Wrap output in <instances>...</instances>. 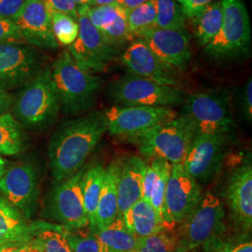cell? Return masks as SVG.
<instances>
[{"mask_svg": "<svg viewBox=\"0 0 252 252\" xmlns=\"http://www.w3.org/2000/svg\"><path fill=\"white\" fill-rule=\"evenodd\" d=\"M156 26L161 28H186V18L177 0H153Z\"/></svg>", "mask_w": 252, "mask_h": 252, "instance_id": "30", "label": "cell"}, {"mask_svg": "<svg viewBox=\"0 0 252 252\" xmlns=\"http://www.w3.org/2000/svg\"><path fill=\"white\" fill-rule=\"evenodd\" d=\"M90 232L99 239L108 252H134L138 240L126 226L122 215H118L108 227Z\"/></svg>", "mask_w": 252, "mask_h": 252, "instance_id": "25", "label": "cell"}, {"mask_svg": "<svg viewBox=\"0 0 252 252\" xmlns=\"http://www.w3.org/2000/svg\"><path fill=\"white\" fill-rule=\"evenodd\" d=\"M234 137L195 134L182 163L184 169L201 186L207 185L220 171Z\"/></svg>", "mask_w": 252, "mask_h": 252, "instance_id": "11", "label": "cell"}, {"mask_svg": "<svg viewBox=\"0 0 252 252\" xmlns=\"http://www.w3.org/2000/svg\"><path fill=\"white\" fill-rule=\"evenodd\" d=\"M42 56L25 42L0 43V88L25 86L42 69Z\"/></svg>", "mask_w": 252, "mask_h": 252, "instance_id": "13", "label": "cell"}, {"mask_svg": "<svg viewBox=\"0 0 252 252\" xmlns=\"http://www.w3.org/2000/svg\"><path fill=\"white\" fill-rule=\"evenodd\" d=\"M85 9L92 25L101 32L116 20L123 9L114 3L105 6H86Z\"/></svg>", "mask_w": 252, "mask_h": 252, "instance_id": "35", "label": "cell"}, {"mask_svg": "<svg viewBox=\"0 0 252 252\" xmlns=\"http://www.w3.org/2000/svg\"><path fill=\"white\" fill-rule=\"evenodd\" d=\"M108 96L121 107L181 106L187 94L180 87L162 85L155 81L127 72L108 85Z\"/></svg>", "mask_w": 252, "mask_h": 252, "instance_id": "6", "label": "cell"}, {"mask_svg": "<svg viewBox=\"0 0 252 252\" xmlns=\"http://www.w3.org/2000/svg\"><path fill=\"white\" fill-rule=\"evenodd\" d=\"M222 25L205 53L217 61H230L248 55L252 44L250 15L242 0H221Z\"/></svg>", "mask_w": 252, "mask_h": 252, "instance_id": "7", "label": "cell"}, {"mask_svg": "<svg viewBox=\"0 0 252 252\" xmlns=\"http://www.w3.org/2000/svg\"><path fill=\"white\" fill-rule=\"evenodd\" d=\"M65 238L72 252H108L106 247L93 234L64 232Z\"/></svg>", "mask_w": 252, "mask_h": 252, "instance_id": "36", "label": "cell"}, {"mask_svg": "<svg viewBox=\"0 0 252 252\" xmlns=\"http://www.w3.org/2000/svg\"><path fill=\"white\" fill-rule=\"evenodd\" d=\"M195 135L193 125L182 114L158 125L138 136L132 142L143 156L163 159L175 164H182L189 145Z\"/></svg>", "mask_w": 252, "mask_h": 252, "instance_id": "5", "label": "cell"}, {"mask_svg": "<svg viewBox=\"0 0 252 252\" xmlns=\"http://www.w3.org/2000/svg\"><path fill=\"white\" fill-rule=\"evenodd\" d=\"M186 19H191L200 9L215 0H177Z\"/></svg>", "mask_w": 252, "mask_h": 252, "instance_id": "41", "label": "cell"}, {"mask_svg": "<svg viewBox=\"0 0 252 252\" xmlns=\"http://www.w3.org/2000/svg\"><path fill=\"white\" fill-rule=\"evenodd\" d=\"M240 108L241 113L247 122L252 121V77L247 81L240 94Z\"/></svg>", "mask_w": 252, "mask_h": 252, "instance_id": "39", "label": "cell"}, {"mask_svg": "<svg viewBox=\"0 0 252 252\" xmlns=\"http://www.w3.org/2000/svg\"><path fill=\"white\" fill-rule=\"evenodd\" d=\"M128 72L162 85L180 87V71L163 63L140 38H136L121 56Z\"/></svg>", "mask_w": 252, "mask_h": 252, "instance_id": "17", "label": "cell"}, {"mask_svg": "<svg viewBox=\"0 0 252 252\" xmlns=\"http://www.w3.org/2000/svg\"><path fill=\"white\" fill-rule=\"evenodd\" d=\"M177 252H192L215 242L225 233V208L210 191L203 193L198 205L179 224Z\"/></svg>", "mask_w": 252, "mask_h": 252, "instance_id": "4", "label": "cell"}, {"mask_svg": "<svg viewBox=\"0 0 252 252\" xmlns=\"http://www.w3.org/2000/svg\"><path fill=\"white\" fill-rule=\"evenodd\" d=\"M85 7H78L79 35L67 52L75 62L91 73L105 71L116 56V48L105 39L99 30L92 25Z\"/></svg>", "mask_w": 252, "mask_h": 252, "instance_id": "12", "label": "cell"}, {"mask_svg": "<svg viewBox=\"0 0 252 252\" xmlns=\"http://www.w3.org/2000/svg\"><path fill=\"white\" fill-rule=\"evenodd\" d=\"M119 215L117 189L114 177L109 167L105 168L103 187L101 190L94 220L90 231H97L108 227Z\"/></svg>", "mask_w": 252, "mask_h": 252, "instance_id": "24", "label": "cell"}, {"mask_svg": "<svg viewBox=\"0 0 252 252\" xmlns=\"http://www.w3.org/2000/svg\"><path fill=\"white\" fill-rule=\"evenodd\" d=\"M107 132L104 110L91 111L59 126L49 144V161L54 180L70 178L81 170Z\"/></svg>", "mask_w": 252, "mask_h": 252, "instance_id": "1", "label": "cell"}, {"mask_svg": "<svg viewBox=\"0 0 252 252\" xmlns=\"http://www.w3.org/2000/svg\"><path fill=\"white\" fill-rule=\"evenodd\" d=\"M117 0H89V6H105L116 3Z\"/></svg>", "mask_w": 252, "mask_h": 252, "instance_id": "45", "label": "cell"}, {"mask_svg": "<svg viewBox=\"0 0 252 252\" xmlns=\"http://www.w3.org/2000/svg\"><path fill=\"white\" fill-rule=\"evenodd\" d=\"M27 144L24 127L10 112L0 115V155L12 156L22 153Z\"/></svg>", "mask_w": 252, "mask_h": 252, "instance_id": "27", "label": "cell"}, {"mask_svg": "<svg viewBox=\"0 0 252 252\" xmlns=\"http://www.w3.org/2000/svg\"><path fill=\"white\" fill-rule=\"evenodd\" d=\"M12 104L13 97L9 94V92L0 88V115L9 112Z\"/></svg>", "mask_w": 252, "mask_h": 252, "instance_id": "42", "label": "cell"}, {"mask_svg": "<svg viewBox=\"0 0 252 252\" xmlns=\"http://www.w3.org/2000/svg\"><path fill=\"white\" fill-rule=\"evenodd\" d=\"M5 170H6V162H5V160L2 158V156L0 155V180H1L2 176L4 175Z\"/></svg>", "mask_w": 252, "mask_h": 252, "instance_id": "47", "label": "cell"}, {"mask_svg": "<svg viewBox=\"0 0 252 252\" xmlns=\"http://www.w3.org/2000/svg\"><path fill=\"white\" fill-rule=\"evenodd\" d=\"M83 169L70 178L57 180L46 201V218L66 231H80L89 225L81 193Z\"/></svg>", "mask_w": 252, "mask_h": 252, "instance_id": "9", "label": "cell"}, {"mask_svg": "<svg viewBox=\"0 0 252 252\" xmlns=\"http://www.w3.org/2000/svg\"><path fill=\"white\" fill-rule=\"evenodd\" d=\"M163 63L181 71L191 59L187 28L154 27L139 37Z\"/></svg>", "mask_w": 252, "mask_h": 252, "instance_id": "18", "label": "cell"}, {"mask_svg": "<svg viewBox=\"0 0 252 252\" xmlns=\"http://www.w3.org/2000/svg\"><path fill=\"white\" fill-rule=\"evenodd\" d=\"M49 12H61L78 20V7L73 0H41Z\"/></svg>", "mask_w": 252, "mask_h": 252, "instance_id": "38", "label": "cell"}, {"mask_svg": "<svg viewBox=\"0 0 252 252\" xmlns=\"http://www.w3.org/2000/svg\"><path fill=\"white\" fill-rule=\"evenodd\" d=\"M13 22L28 45L44 49H57L52 30L51 16L41 0H28Z\"/></svg>", "mask_w": 252, "mask_h": 252, "instance_id": "20", "label": "cell"}, {"mask_svg": "<svg viewBox=\"0 0 252 252\" xmlns=\"http://www.w3.org/2000/svg\"><path fill=\"white\" fill-rule=\"evenodd\" d=\"M77 7H84L89 6V0H73Z\"/></svg>", "mask_w": 252, "mask_h": 252, "instance_id": "48", "label": "cell"}, {"mask_svg": "<svg viewBox=\"0 0 252 252\" xmlns=\"http://www.w3.org/2000/svg\"><path fill=\"white\" fill-rule=\"evenodd\" d=\"M0 191L10 205L29 219L36 209L39 194L36 167L24 162L6 168L0 180Z\"/></svg>", "mask_w": 252, "mask_h": 252, "instance_id": "15", "label": "cell"}, {"mask_svg": "<svg viewBox=\"0 0 252 252\" xmlns=\"http://www.w3.org/2000/svg\"><path fill=\"white\" fill-rule=\"evenodd\" d=\"M126 14L129 30L136 38H139L147 31L157 27L156 9L153 0H149L134 9L126 10Z\"/></svg>", "mask_w": 252, "mask_h": 252, "instance_id": "28", "label": "cell"}, {"mask_svg": "<svg viewBox=\"0 0 252 252\" xmlns=\"http://www.w3.org/2000/svg\"><path fill=\"white\" fill-rule=\"evenodd\" d=\"M203 193L202 186L186 172L182 164L172 165L164 204L168 217L175 225L181 223L195 208Z\"/></svg>", "mask_w": 252, "mask_h": 252, "instance_id": "16", "label": "cell"}, {"mask_svg": "<svg viewBox=\"0 0 252 252\" xmlns=\"http://www.w3.org/2000/svg\"><path fill=\"white\" fill-rule=\"evenodd\" d=\"M114 177L118 194L119 215H123L138 199L147 164L133 154L121 155L108 165Z\"/></svg>", "mask_w": 252, "mask_h": 252, "instance_id": "19", "label": "cell"}, {"mask_svg": "<svg viewBox=\"0 0 252 252\" xmlns=\"http://www.w3.org/2000/svg\"><path fill=\"white\" fill-rule=\"evenodd\" d=\"M101 34L112 47L116 48L132 41L135 37L131 34L126 21V10L123 9L116 20L101 31Z\"/></svg>", "mask_w": 252, "mask_h": 252, "instance_id": "33", "label": "cell"}, {"mask_svg": "<svg viewBox=\"0 0 252 252\" xmlns=\"http://www.w3.org/2000/svg\"><path fill=\"white\" fill-rule=\"evenodd\" d=\"M178 234L175 229L138 238L134 252H177Z\"/></svg>", "mask_w": 252, "mask_h": 252, "instance_id": "29", "label": "cell"}, {"mask_svg": "<svg viewBox=\"0 0 252 252\" xmlns=\"http://www.w3.org/2000/svg\"><path fill=\"white\" fill-rule=\"evenodd\" d=\"M207 252H252L251 234L241 233L236 236H221L205 248Z\"/></svg>", "mask_w": 252, "mask_h": 252, "instance_id": "34", "label": "cell"}, {"mask_svg": "<svg viewBox=\"0 0 252 252\" xmlns=\"http://www.w3.org/2000/svg\"><path fill=\"white\" fill-rule=\"evenodd\" d=\"M48 224L42 221H29L6 199L0 198V246L28 242Z\"/></svg>", "mask_w": 252, "mask_h": 252, "instance_id": "21", "label": "cell"}, {"mask_svg": "<svg viewBox=\"0 0 252 252\" xmlns=\"http://www.w3.org/2000/svg\"><path fill=\"white\" fill-rule=\"evenodd\" d=\"M25 42L18 27L12 20L0 16V43Z\"/></svg>", "mask_w": 252, "mask_h": 252, "instance_id": "37", "label": "cell"}, {"mask_svg": "<svg viewBox=\"0 0 252 252\" xmlns=\"http://www.w3.org/2000/svg\"><path fill=\"white\" fill-rule=\"evenodd\" d=\"M126 226L137 238L149 236L167 229H175L164 221L146 199H138L123 215Z\"/></svg>", "mask_w": 252, "mask_h": 252, "instance_id": "22", "label": "cell"}, {"mask_svg": "<svg viewBox=\"0 0 252 252\" xmlns=\"http://www.w3.org/2000/svg\"><path fill=\"white\" fill-rule=\"evenodd\" d=\"M12 252H43L41 246L39 242L37 241L36 236L31 239L30 241L26 242V243L21 244L19 247H17Z\"/></svg>", "mask_w": 252, "mask_h": 252, "instance_id": "43", "label": "cell"}, {"mask_svg": "<svg viewBox=\"0 0 252 252\" xmlns=\"http://www.w3.org/2000/svg\"><path fill=\"white\" fill-rule=\"evenodd\" d=\"M194 36L200 46L206 47L216 37L223 20L221 0L208 4L191 18Z\"/></svg>", "mask_w": 252, "mask_h": 252, "instance_id": "23", "label": "cell"}, {"mask_svg": "<svg viewBox=\"0 0 252 252\" xmlns=\"http://www.w3.org/2000/svg\"><path fill=\"white\" fill-rule=\"evenodd\" d=\"M109 135L132 143L153 127L168 122L179 114L165 107H121L104 110Z\"/></svg>", "mask_w": 252, "mask_h": 252, "instance_id": "10", "label": "cell"}, {"mask_svg": "<svg viewBox=\"0 0 252 252\" xmlns=\"http://www.w3.org/2000/svg\"><path fill=\"white\" fill-rule=\"evenodd\" d=\"M105 167L99 163L84 167L81 177V193L89 225L93 224L103 187Z\"/></svg>", "mask_w": 252, "mask_h": 252, "instance_id": "26", "label": "cell"}, {"mask_svg": "<svg viewBox=\"0 0 252 252\" xmlns=\"http://www.w3.org/2000/svg\"><path fill=\"white\" fill-rule=\"evenodd\" d=\"M21 244H8L0 246V252H12Z\"/></svg>", "mask_w": 252, "mask_h": 252, "instance_id": "46", "label": "cell"}, {"mask_svg": "<svg viewBox=\"0 0 252 252\" xmlns=\"http://www.w3.org/2000/svg\"><path fill=\"white\" fill-rule=\"evenodd\" d=\"M65 229L49 223L36 235L43 252H72L64 235Z\"/></svg>", "mask_w": 252, "mask_h": 252, "instance_id": "32", "label": "cell"}, {"mask_svg": "<svg viewBox=\"0 0 252 252\" xmlns=\"http://www.w3.org/2000/svg\"><path fill=\"white\" fill-rule=\"evenodd\" d=\"M12 115L20 125L30 130H41L51 126L58 116L61 106L52 79L51 66H47L23 86L13 98Z\"/></svg>", "mask_w": 252, "mask_h": 252, "instance_id": "3", "label": "cell"}, {"mask_svg": "<svg viewBox=\"0 0 252 252\" xmlns=\"http://www.w3.org/2000/svg\"><path fill=\"white\" fill-rule=\"evenodd\" d=\"M149 0H117L116 4L118 6H120L122 9L125 10H130V9L136 8L142 4H144L145 2H147Z\"/></svg>", "mask_w": 252, "mask_h": 252, "instance_id": "44", "label": "cell"}, {"mask_svg": "<svg viewBox=\"0 0 252 252\" xmlns=\"http://www.w3.org/2000/svg\"><path fill=\"white\" fill-rule=\"evenodd\" d=\"M54 37L59 45L70 46L79 35L78 20L61 12H50Z\"/></svg>", "mask_w": 252, "mask_h": 252, "instance_id": "31", "label": "cell"}, {"mask_svg": "<svg viewBox=\"0 0 252 252\" xmlns=\"http://www.w3.org/2000/svg\"><path fill=\"white\" fill-rule=\"evenodd\" d=\"M225 199L234 224L245 234L252 228V154H247L230 173L225 188Z\"/></svg>", "mask_w": 252, "mask_h": 252, "instance_id": "14", "label": "cell"}, {"mask_svg": "<svg viewBox=\"0 0 252 252\" xmlns=\"http://www.w3.org/2000/svg\"><path fill=\"white\" fill-rule=\"evenodd\" d=\"M51 73L61 109L65 114L82 115L93 108L103 84L99 76L82 68L67 50L58 55L51 66Z\"/></svg>", "mask_w": 252, "mask_h": 252, "instance_id": "2", "label": "cell"}, {"mask_svg": "<svg viewBox=\"0 0 252 252\" xmlns=\"http://www.w3.org/2000/svg\"><path fill=\"white\" fill-rule=\"evenodd\" d=\"M28 0H0V16L14 20Z\"/></svg>", "mask_w": 252, "mask_h": 252, "instance_id": "40", "label": "cell"}, {"mask_svg": "<svg viewBox=\"0 0 252 252\" xmlns=\"http://www.w3.org/2000/svg\"><path fill=\"white\" fill-rule=\"evenodd\" d=\"M193 125L196 135L234 136L235 124L227 93L199 92L186 96L181 113Z\"/></svg>", "mask_w": 252, "mask_h": 252, "instance_id": "8", "label": "cell"}]
</instances>
